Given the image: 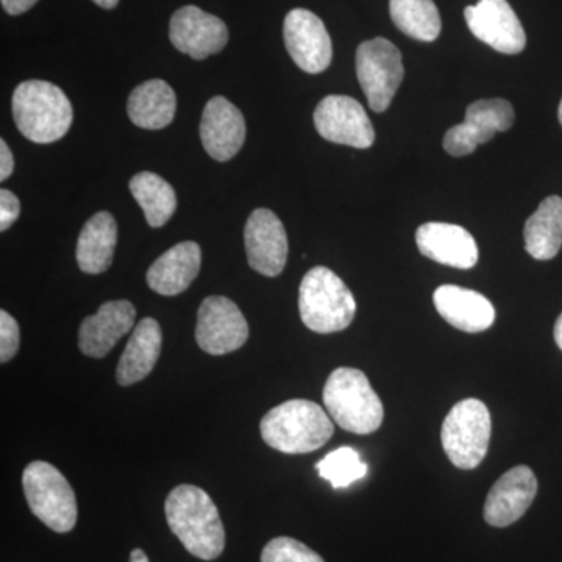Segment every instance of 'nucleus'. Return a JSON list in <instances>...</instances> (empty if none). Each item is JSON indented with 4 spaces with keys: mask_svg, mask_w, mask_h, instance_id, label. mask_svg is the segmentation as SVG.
Here are the masks:
<instances>
[{
    "mask_svg": "<svg viewBox=\"0 0 562 562\" xmlns=\"http://www.w3.org/2000/svg\"><path fill=\"white\" fill-rule=\"evenodd\" d=\"M165 512L169 528L192 557L213 561L224 552L225 530L220 512L201 487H173L166 498Z\"/></svg>",
    "mask_w": 562,
    "mask_h": 562,
    "instance_id": "obj_1",
    "label": "nucleus"
},
{
    "mask_svg": "<svg viewBox=\"0 0 562 562\" xmlns=\"http://www.w3.org/2000/svg\"><path fill=\"white\" fill-rule=\"evenodd\" d=\"M261 438L281 453L302 454L319 450L330 441L331 417L312 401H288L266 413L260 424Z\"/></svg>",
    "mask_w": 562,
    "mask_h": 562,
    "instance_id": "obj_2",
    "label": "nucleus"
},
{
    "mask_svg": "<svg viewBox=\"0 0 562 562\" xmlns=\"http://www.w3.org/2000/svg\"><path fill=\"white\" fill-rule=\"evenodd\" d=\"M11 110L18 131L36 144L61 139L72 125L74 111L68 95L49 81L21 83L13 92Z\"/></svg>",
    "mask_w": 562,
    "mask_h": 562,
    "instance_id": "obj_3",
    "label": "nucleus"
},
{
    "mask_svg": "<svg viewBox=\"0 0 562 562\" xmlns=\"http://www.w3.org/2000/svg\"><path fill=\"white\" fill-rule=\"evenodd\" d=\"M325 409L342 430L371 435L382 427L383 403L360 369L338 368L324 386Z\"/></svg>",
    "mask_w": 562,
    "mask_h": 562,
    "instance_id": "obj_4",
    "label": "nucleus"
},
{
    "mask_svg": "<svg viewBox=\"0 0 562 562\" xmlns=\"http://www.w3.org/2000/svg\"><path fill=\"white\" fill-rule=\"evenodd\" d=\"M303 324L321 335L346 330L357 314V301L335 272L316 266L306 272L299 290Z\"/></svg>",
    "mask_w": 562,
    "mask_h": 562,
    "instance_id": "obj_5",
    "label": "nucleus"
},
{
    "mask_svg": "<svg viewBox=\"0 0 562 562\" xmlns=\"http://www.w3.org/2000/svg\"><path fill=\"white\" fill-rule=\"evenodd\" d=\"M491 431V413L482 401L465 398L458 402L442 424L443 452L454 468L472 471L486 458Z\"/></svg>",
    "mask_w": 562,
    "mask_h": 562,
    "instance_id": "obj_6",
    "label": "nucleus"
},
{
    "mask_svg": "<svg viewBox=\"0 0 562 562\" xmlns=\"http://www.w3.org/2000/svg\"><path fill=\"white\" fill-rule=\"evenodd\" d=\"M22 487L29 508L57 532L74 530L77 524V498L65 475L46 461H33L22 473Z\"/></svg>",
    "mask_w": 562,
    "mask_h": 562,
    "instance_id": "obj_7",
    "label": "nucleus"
},
{
    "mask_svg": "<svg viewBox=\"0 0 562 562\" xmlns=\"http://www.w3.org/2000/svg\"><path fill=\"white\" fill-rule=\"evenodd\" d=\"M357 76L369 106L383 113L405 76L401 50L384 38L364 41L357 50Z\"/></svg>",
    "mask_w": 562,
    "mask_h": 562,
    "instance_id": "obj_8",
    "label": "nucleus"
},
{
    "mask_svg": "<svg viewBox=\"0 0 562 562\" xmlns=\"http://www.w3.org/2000/svg\"><path fill=\"white\" fill-rule=\"evenodd\" d=\"M514 124V109L505 99H482L465 110V120L443 136V149L453 157H465L480 144L490 143L497 133L509 131Z\"/></svg>",
    "mask_w": 562,
    "mask_h": 562,
    "instance_id": "obj_9",
    "label": "nucleus"
},
{
    "mask_svg": "<svg viewBox=\"0 0 562 562\" xmlns=\"http://www.w3.org/2000/svg\"><path fill=\"white\" fill-rule=\"evenodd\" d=\"M195 339L205 353H232L249 339V325L235 302L211 295L199 308Z\"/></svg>",
    "mask_w": 562,
    "mask_h": 562,
    "instance_id": "obj_10",
    "label": "nucleus"
},
{
    "mask_svg": "<svg viewBox=\"0 0 562 562\" xmlns=\"http://www.w3.org/2000/svg\"><path fill=\"white\" fill-rule=\"evenodd\" d=\"M314 125L322 138L355 149H369L375 140L371 117L357 99L327 95L314 111Z\"/></svg>",
    "mask_w": 562,
    "mask_h": 562,
    "instance_id": "obj_11",
    "label": "nucleus"
},
{
    "mask_svg": "<svg viewBox=\"0 0 562 562\" xmlns=\"http://www.w3.org/2000/svg\"><path fill=\"white\" fill-rule=\"evenodd\" d=\"M284 44L292 60L308 74H321L330 66L333 44L319 16L305 9L291 10L284 18Z\"/></svg>",
    "mask_w": 562,
    "mask_h": 562,
    "instance_id": "obj_12",
    "label": "nucleus"
},
{
    "mask_svg": "<svg viewBox=\"0 0 562 562\" xmlns=\"http://www.w3.org/2000/svg\"><path fill=\"white\" fill-rule=\"evenodd\" d=\"M169 38L181 54L190 55L194 60H205L227 46L228 29L214 14L187 5L172 14Z\"/></svg>",
    "mask_w": 562,
    "mask_h": 562,
    "instance_id": "obj_13",
    "label": "nucleus"
},
{
    "mask_svg": "<svg viewBox=\"0 0 562 562\" xmlns=\"http://www.w3.org/2000/svg\"><path fill=\"white\" fill-rule=\"evenodd\" d=\"M247 261L250 268L265 277L283 272L288 261L286 231L273 211L258 209L250 214L244 228Z\"/></svg>",
    "mask_w": 562,
    "mask_h": 562,
    "instance_id": "obj_14",
    "label": "nucleus"
},
{
    "mask_svg": "<svg viewBox=\"0 0 562 562\" xmlns=\"http://www.w3.org/2000/svg\"><path fill=\"white\" fill-rule=\"evenodd\" d=\"M473 35L502 54H520L527 46V35L516 11L506 0H480L464 11Z\"/></svg>",
    "mask_w": 562,
    "mask_h": 562,
    "instance_id": "obj_15",
    "label": "nucleus"
},
{
    "mask_svg": "<svg viewBox=\"0 0 562 562\" xmlns=\"http://www.w3.org/2000/svg\"><path fill=\"white\" fill-rule=\"evenodd\" d=\"M538 494V480L528 465H516L503 473L491 487L484 503V520L491 527L505 528L524 517Z\"/></svg>",
    "mask_w": 562,
    "mask_h": 562,
    "instance_id": "obj_16",
    "label": "nucleus"
},
{
    "mask_svg": "<svg viewBox=\"0 0 562 562\" xmlns=\"http://www.w3.org/2000/svg\"><path fill=\"white\" fill-rule=\"evenodd\" d=\"M201 139L211 158L221 162L232 160L246 140L241 111L222 95L211 99L202 114Z\"/></svg>",
    "mask_w": 562,
    "mask_h": 562,
    "instance_id": "obj_17",
    "label": "nucleus"
},
{
    "mask_svg": "<svg viewBox=\"0 0 562 562\" xmlns=\"http://www.w3.org/2000/svg\"><path fill=\"white\" fill-rule=\"evenodd\" d=\"M136 310L128 301L103 303L94 316L81 322L79 347L81 353L91 358H103L114 349L127 333L133 330Z\"/></svg>",
    "mask_w": 562,
    "mask_h": 562,
    "instance_id": "obj_18",
    "label": "nucleus"
},
{
    "mask_svg": "<svg viewBox=\"0 0 562 562\" xmlns=\"http://www.w3.org/2000/svg\"><path fill=\"white\" fill-rule=\"evenodd\" d=\"M416 244L424 257L457 269H472L479 262V246L460 225L427 222L416 232Z\"/></svg>",
    "mask_w": 562,
    "mask_h": 562,
    "instance_id": "obj_19",
    "label": "nucleus"
},
{
    "mask_svg": "<svg viewBox=\"0 0 562 562\" xmlns=\"http://www.w3.org/2000/svg\"><path fill=\"white\" fill-rule=\"evenodd\" d=\"M443 321L465 333H482L495 322L494 305L480 292L442 284L432 295Z\"/></svg>",
    "mask_w": 562,
    "mask_h": 562,
    "instance_id": "obj_20",
    "label": "nucleus"
},
{
    "mask_svg": "<svg viewBox=\"0 0 562 562\" xmlns=\"http://www.w3.org/2000/svg\"><path fill=\"white\" fill-rule=\"evenodd\" d=\"M202 249L198 243L184 241L165 251L147 271V284L160 295H179L198 279Z\"/></svg>",
    "mask_w": 562,
    "mask_h": 562,
    "instance_id": "obj_21",
    "label": "nucleus"
},
{
    "mask_svg": "<svg viewBox=\"0 0 562 562\" xmlns=\"http://www.w3.org/2000/svg\"><path fill=\"white\" fill-rule=\"evenodd\" d=\"M161 342L160 324L151 317H144L133 328L131 339L122 353L116 369L117 383L121 386H132L146 379L160 358Z\"/></svg>",
    "mask_w": 562,
    "mask_h": 562,
    "instance_id": "obj_22",
    "label": "nucleus"
},
{
    "mask_svg": "<svg viewBox=\"0 0 562 562\" xmlns=\"http://www.w3.org/2000/svg\"><path fill=\"white\" fill-rule=\"evenodd\" d=\"M117 244V224L109 211H99L81 228L77 241L80 271L99 276L109 271Z\"/></svg>",
    "mask_w": 562,
    "mask_h": 562,
    "instance_id": "obj_23",
    "label": "nucleus"
},
{
    "mask_svg": "<svg viewBox=\"0 0 562 562\" xmlns=\"http://www.w3.org/2000/svg\"><path fill=\"white\" fill-rule=\"evenodd\" d=\"M177 111V95L165 80L144 81L128 98V117L136 127L161 131L171 125Z\"/></svg>",
    "mask_w": 562,
    "mask_h": 562,
    "instance_id": "obj_24",
    "label": "nucleus"
},
{
    "mask_svg": "<svg viewBox=\"0 0 562 562\" xmlns=\"http://www.w3.org/2000/svg\"><path fill=\"white\" fill-rule=\"evenodd\" d=\"M525 249L535 260H552L562 246V199L550 195L525 224Z\"/></svg>",
    "mask_w": 562,
    "mask_h": 562,
    "instance_id": "obj_25",
    "label": "nucleus"
},
{
    "mask_svg": "<svg viewBox=\"0 0 562 562\" xmlns=\"http://www.w3.org/2000/svg\"><path fill=\"white\" fill-rule=\"evenodd\" d=\"M131 192L144 211L147 224L160 228L177 210V194L171 184L154 172H139L131 180Z\"/></svg>",
    "mask_w": 562,
    "mask_h": 562,
    "instance_id": "obj_26",
    "label": "nucleus"
},
{
    "mask_svg": "<svg viewBox=\"0 0 562 562\" xmlns=\"http://www.w3.org/2000/svg\"><path fill=\"white\" fill-rule=\"evenodd\" d=\"M391 20L409 38L431 43L441 33L442 22L432 0H391Z\"/></svg>",
    "mask_w": 562,
    "mask_h": 562,
    "instance_id": "obj_27",
    "label": "nucleus"
},
{
    "mask_svg": "<svg viewBox=\"0 0 562 562\" xmlns=\"http://www.w3.org/2000/svg\"><path fill=\"white\" fill-rule=\"evenodd\" d=\"M316 469L322 479L330 482L335 490H341L364 479L369 468L361 461V454L357 450L351 447H339L317 462Z\"/></svg>",
    "mask_w": 562,
    "mask_h": 562,
    "instance_id": "obj_28",
    "label": "nucleus"
},
{
    "mask_svg": "<svg viewBox=\"0 0 562 562\" xmlns=\"http://www.w3.org/2000/svg\"><path fill=\"white\" fill-rule=\"evenodd\" d=\"M261 562H325L319 554L295 539H272L261 553Z\"/></svg>",
    "mask_w": 562,
    "mask_h": 562,
    "instance_id": "obj_29",
    "label": "nucleus"
},
{
    "mask_svg": "<svg viewBox=\"0 0 562 562\" xmlns=\"http://www.w3.org/2000/svg\"><path fill=\"white\" fill-rule=\"evenodd\" d=\"M20 325L10 313L0 312V362H9L16 357L21 342Z\"/></svg>",
    "mask_w": 562,
    "mask_h": 562,
    "instance_id": "obj_30",
    "label": "nucleus"
},
{
    "mask_svg": "<svg viewBox=\"0 0 562 562\" xmlns=\"http://www.w3.org/2000/svg\"><path fill=\"white\" fill-rule=\"evenodd\" d=\"M20 199L10 190H0V231L7 232L18 220H20Z\"/></svg>",
    "mask_w": 562,
    "mask_h": 562,
    "instance_id": "obj_31",
    "label": "nucleus"
},
{
    "mask_svg": "<svg viewBox=\"0 0 562 562\" xmlns=\"http://www.w3.org/2000/svg\"><path fill=\"white\" fill-rule=\"evenodd\" d=\"M14 169V157L11 154L9 144L5 140H0V180L5 181L10 179Z\"/></svg>",
    "mask_w": 562,
    "mask_h": 562,
    "instance_id": "obj_32",
    "label": "nucleus"
},
{
    "mask_svg": "<svg viewBox=\"0 0 562 562\" xmlns=\"http://www.w3.org/2000/svg\"><path fill=\"white\" fill-rule=\"evenodd\" d=\"M0 2H2L3 10L11 16H20L31 10L38 0H0Z\"/></svg>",
    "mask_w": 562,
    "mask_h": 562,
    "instance_id": "obj_33",
    "label": "nucleus"
},
{
    "mask_svg": "<svg viewBox=\"0 0 562 562\" xmlns=\"http://www.w3.org/2000/svg\"><path fill=\"white\" fill-rule=\"evenodd\" d=\"M554 341H557L558 347L562 350V313L558 317L557 324H554Z\"/></svg>",
    "mask_w": 562,
    "mask_h": 562,
    "instance_id": "obj_34",
    "label": "nucleus"
},
{
    "mask_svg": "<svg viewBox=\"0 0 562 562\" xmlns=\"http://www.w3.org/2000/svg\"><path fill=\"white\" fill-rule=\"evenodd\" d=\"M131 562H149V558L147 554L143 552L140 549H135L131 553Z\"/></svg>",
    "mask_w": 562,
    "mask_h": 562,
    "instance_id": "obj_35",
    "label": "nucleus"
},
{
    "mask_svg": "<svg viewBox=\"0 0 562 562\" xmlns=\"http://www.w3.org/2000/svg\"><path fill=\"white\" fill-rule=\"evenodd\" d=\"M92 2H94L95 5L102 7V9L113 10L114 7L120 3V0H92Z\"/></svg>",
    "mask_w": 562,
    "mask_h": 562,
    "instance_id": "obj_36",
    "label": "nucleus"
},
{
    "mask_svg": "<svg viewBox=\"0 0 562 562\" xmlns=\"http://www.w3.org/2000/svg\"><path fill=\"white\" fill-rule=\"evenodd\" d=\"M558 117H560V122H561V125H562V101L560 103V110H558Z\"/></svg>",
    "mask_w": 562,
    "mask_h": 562,
    "instance_id": "obj_37",
    "label": "nucleus"
}]
</instances>
